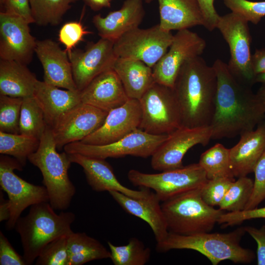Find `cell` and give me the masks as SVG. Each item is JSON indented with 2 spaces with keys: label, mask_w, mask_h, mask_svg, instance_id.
I'll return each mask as SVG.
<instances>
[{
  "label": "cell",
  "mask_w": 265,
  "mask_h": 265,
  "mask_svg": "<svg viewBox=\"0 0 265 265\" xmlns=\"http://www.w3.org/2000/svg\"><path fill=\"white\" fill-rule=\"evenodd\" d=\"M245 233L244 227L228 233L205 232L182 235L169 232L164 240L157 243L156 249L159 252L172 249L195 250L207 257L212 265L224 260L248 264L253 261L255 255L253 251L240 245Z\"/></svg>",
  "instance_id": "277c9868"
},
{
  "label": "cell",
  "mask_w": 265,
  "mask_h": 265,
  "mask_svg": "<svg viewBox=\"0 0 265 265\" xmlns=\"http://www.w3.org/2000/svg\"><path fill=\"white\" fill-rule=\"evenodd\" d=\"M29 25L19 16L0 12V59L25 65L31 61L36 40L30 33Z\"/></svg>",
  "instance_id": "e0dca14e"
},
{
  "label": "cell",
  "mask_w": 265,
  "mask_h": 265,
  "mask_svg": "<svg viewBox=\"0 0 265 265\" xmlns=\"http://www.w3.org/2000/svg\"><path fill=\"white\" fill-rule=\"evenodd\" d=\"M211 139L212 132L210 126H182L169 134L167 139L151 156V166L159 171L182 167L183 159L190 148L198 144L206 146Z\"/></svg>",
  "instance_id": "9a60e30c"
},
{
  "label": "cell",
  "mask_w": 265,
  "mask_h": 265,
  "mask_svg": "<svg viewBox=\"0 0 265 265\" xmlns=\"http://www.w3.org/2000/svg\"><path fill=\"white\" fill-rule=\"evenodd\" d=\"M0 265H26L23 256L16 251L1 231H0Z\"/></svg>",
  "instance_id": "7bdbcfd3"
},
{
  "label": "cell",
  "mask_w": 265,
  "mask_h": 265,
  "mask_svg": "<svg viewBox=\"0 0 265 265\" xmlns=\"http://www.w3.org/2000/svg\"><path fill=\"white\" fill-rule=\"evenodd\" d=\"M68 237H59L45 245L36 258L35 265H69Z\"/></svg>",
  "instance_id": "8d00e7d4"
},
{
  "label": "cell",
  "mask_w": 265,
  "mask_h": 265,
  "mask_svg": "<svg viewBox=\"0 0 265 265\" xmlns=\"http://www.w3.org/2000/svg\"><path fill=\"white\" fill-rule=\"evenodd\" d=\"M217 76L214 112L210 125L212 139L233 138L254 130L265 111L251 86L236 78L220 59L212 65Z\"/></svg>",
  "instance_id": "6da1fadb"
},
{
  "label": "cell",
  "mask_w": 265,
  "mask_h": 265,
  "mask_svg": "<svg viewBox=\"0 0 265 265\" xmlns=\"http://www.w3.org/2000/svg\"><path fill=\"white\" fill-rule=\"evenodd\" d=\"M23 98L0 95V132L20 133L19 122Z\"/></svg>",
  "instance_id": "d590c367"
},
{
  "label": "cell",
  "mask_w": 265,
  "mask_h": 265,
  "mask_svg": "<svg viewBox=\"0 0 265 265\" xmlns=\"http://www.w3.org/2000/svg\"><path fill=\"white\" fill-rule=\"evenodd\" d=\"M198 163L208 180L217 178H234L230 157V149L217 143L200 156Z\"/></svg>",
  "instance_id": "f546056e"
},
{
  "label": "cell",
  "mask_w": 265,
  "mask_h": 265,
  "mask_svg": "<svg viewBox=\"0 0 265 265\" xmlns=\"http://www.w3.org/2000/svg\"><path fill=\"white\" fill-rule=\"evenodd\" d=\"M67 53L74 80L80 91L102 73L113 69L118 58L114 42L101 38L89 45L85 51L75 49Z\"/></svg>",
  "instance_id": "2e32d148"
},
{
  "label": "cell",
  "mask_w": 265,
  "mask_h": 265,
  "mask_svg": "<svg viewBox=\"0 0 265 265\" xmlns=\"http://www.w3.org/2000/svg\"><path fill=\"white\" fill-rule=\"evenodd\" d=\"M128 178L135 186L153 189L162 202L186 191L201 188L208 180L205 171L198 163L156 174L131 169L128 173Z\"/></svg>",
  "instance_id": "ba28073f"
},
{
  "label": "cell",
  "mask_w": 265,
  "mask_h": 265,
  "mask_svg": "<svg viewBox=\"0 0 265 265\" xmlns=\"http://www.w3.org/2000/svg\"><path fill=\"white\" fill-rule=\"evenodd\" d=\"M240 136L239 141L230 149L232 171L237 178L253 173L265 151V121Z\"/></svg>",
  "instance_id": "cb8c5ba5"
},
{
  "label": "cell",
  "mask_w": 265,
  "mask_h": 265,
  "mask_svg": "<svg viewBox=\"0 0 265 265\" xmlns=\"http://www.w3.org/2000/svg\"><path fill=\"white\" fill-rule=\"evenodd\" d=\"M1 1L4 8L2 12L19 16L29 24L34 23L29 0H1Z\"/></svg>",
  "instance_id": "ee69618b"
},
{
  "label": "cell",
  "mask_w": 265,
  "mask_h": 265,
  "mask_svg": "<svg viewBox=\"0 0 265 265\" xmlns=\"http://www.w3.org/2000/svg\"><path fill=\"white\" fill-rule=\"evenodd\" d=\"M35 53L44 70V81L70 90H78L68 53L51 39L36 41Z\"/></svg>",
  "instance_id": "ffe728a7"
},
{
  "label": "cell",
  "mask_w": 265,
  "mask_h": 265,
  "mask_svg": "<svg viewBox=\"0 0 265 265\" xmlns=\"http://www.w3.org/2000/svg\"><path fill=\"white\" fill-rule=\"evenodd\" d=\"M90 32L86 30L81 22H69L64 24L59 31V41L66 47L65 51L68 53L80 41L83 37Z\"/></svg>",
  "instance_id": "60d3db41"
},
{
  "label": "cell",
  "mask_w": 265,
  "mask_h": 265,
  "mask_svg": "<svg viewBox=\"0 0 265 265\" xmlns=\"http://www.w3.org/2000/svg\"><path fill=\"white\" fill-rule=\"evenodd\" d=\"M231 12L239 14L248 22L258 24L265 16V1L248 0H223Z\"/></svg>",
  "instance_id": "74e56055"
},
{
  "label": "cell",
  "mask_w": 265,
  "mask_h": 265,
  "mask_svg": "<svg viewBox=\"0 0 265 265\" xmlns=\"http://www.w3.org/2000/svg\"><path fill=\"white\" fill-rule=\"evenodd\" d=\"M254 83H260L262 84H265V73L256 76L254 80Z\"/></svg>",
  "instance_id": "816d5d0a"
},
{
  "label": "cell",
  "mask_w": 265,
  "mask_h": 265,
  "mask_svg": "<svg viewBox=\"0 0 265 265\" xmlns=\"http://www.w3.org/2000/svg\"><path fill=\"white\" fill-rule=\"evenodd\" d=\"M160 27L166 31L180 30L202 26L204 17L197 0H158Z\"/></svg>",
  "instance_id": "484cf974"
},
{
  "label": "cell",
  "mask_w": 265,
  "mask_h": 265,
  "mask_svg": "<svg viewBox=\"0 0 265 265\" xmlns=\"http://www.w3.org/2000/svg\"><path fill=\"white\" fill-rule=\"evenodd\" d=\"M253 172L255 179L253 190L244 210L257 208L265 199V151L257 163Z\"/></svg>",
  "instance_id": "ab89813d"
},
{
  "label": "cell",
  "mask_w": 265,
  "mask_h": 265,
  "mask_svg": "<svg viewBox=\"0 0 265 265\" xmlns=\"http://www.w3.org/2000/svg\"><path fill=\"white\" fill-rule=\"evenodd\" d=\"M173 89L181 114L182 126H210L214 112L217 76L200 56L181 67Z\"/></svg>",
  "instance_id": "7a4b0ae2"
},
{
  "label": "cell",
  "mask_w": 265,
  "mask_h": 265,
  "mask_svg": "<svg viewBox=\"0 0 265 265\" xmlns=\"http://www.w3.org/2000/svg\"><path fill=\"white\" fill-rule=\"evenodd\" d=\"M169 134L154 135L138 128L123 138L105 145H90L80 141L65 145L68 154H80L106 159L130 155L143 158L152 156L167 139Z\"/></svg>",
  "instance_id": "8fae6325"
},
{
  "label": "cell",
  "mask_w": 265,
  "mask_h": 265,
  "mask_svg": "<svg viewBox=\"0 0 265 265\" xmlns=\"http://www.w3.org/2000/svg\"><path fill=\"white\" fill-rule=\"evenodd\" d=\"M80 92L82 103L107 112L122 106L129 99L113 69L96 77Z\"/></svg>",
  "instance_id": "44dd1931"
},
{
  "label": "cell",
  "mask_w": 265,
  "mask_h": 265,
  "mask_svg": "<svg viewBox=\"0 0 265 265\" xmlns=\"http://www.w3.org/2000/svg\"><path fill=\"white\" fill-rule=\"evenodd\" d=\"M200 189L163 202L161 208L170 232L182 235L210 232L225 212L207 204L201 197Z\"/></svg>",
  "instance_id": "8992f818"
},
{
  "label": "cell",
  "mask_w": 265,
  "mask_h": 265,
  "mask_svg": "<svg viewBox=\"0 0 265 265\" xmlns=\"http://www.w3.org/2000/svg\"><path fill=\"white\" fill-rule=\"evenodd\" d=\"M201 8L205 22V27L209 31L216 28L220 16L214 6V0H197Z\"/></svg>",
  "instance_id": "bcb514c9"
},
{
  "label": "cell",
  "mask_w": 265,
  "mask_h": 265,
  "mask_svg": "<svg viewBox=\"0 0 265 265\" xmlns=\"http://www.w3.org/2000/svg\"><path fill=\"white\" fill-rule=\"evenodd\" d=\"M59 88L37 80L33 95L44 113L47 125L51 128L63 114L81 102L80 91Z\"/></svg>",
  "instance_id": "d4e9b609"
},
{
  "label": "cell",
  "mask_w": 265,
  "mask_h": 265,
  "mask_svg": "<svg viewBox=\"0 0 265 265\" xmlns=\"http://www.w3.org/2000/svg\"><path fill=\"white\" fill-rule=\"evenodd\" d=\"M139 101L142 113L139 129L151 134L168 135L182 127L173 88L155 82Z\"/></svg>",
  "instance_id": "52a82bcc"
},
{
  "label": "cell",
  "mask_w": 265,
  "mask_h": 265,
  "mask_svg": "<svg viewBox=\"0 0 265 265\" xmlns=\"http://www.w3.org/2000/svg\"><path fill=\"white\" fill-rule=\"evenodd\" d=\"M206 47L205 40L188 29L177 31L166 53L152 68L155 81L173 88L183 65L199 56Z\"/></svg>",
  "instance_id": "4fadbf2b"
},
{
  "label": "cell",
  "mask_w": 265,
  "mask_h": 265,
  "mask_svg": "<svg viewBox=\"0 0 265 265\" xmlns=\"http://www.w3.org/2000/svg\"><path fill=\"white\" fill-rule=\"evenodd\" d=\"M23 166L15 158L2 155L0 157V186L8 197L10 217L5 228L11 230L23 212L29 206L49 202L45 186L26 182L17 175L14 170L21 171Z\"/></svg>",
  "instance_id": "9c48e42d"
},
{
  "label": "cell",
  "mask_w": 265,
  "mask_h": 265,
  "mask_svg": "<svg viewBox=\"0 0 265 265\" xmlns=\"http://www.w3.org/2000/svg\"><path fill=\"white\" fill-rule=\"evenodd\" d=\"M57 150L52 129L47 126L38 149L28 160L40 170L51 206L54 210L64 211L69 207L76 189L68 176L72 163L68 154Z\"/></svg>",
  "instance_id": "5b68a950"
},
{
  "label": "cell",
  "mask_w": 265,
  "mask_h": 265,
  "mask_svg": "<svg viewBox=\"0 0 265 265\" xmlns=\"http://www.w3.org/2000/svg\"><path fill=\"white\" fill-rule=\"evenodd\" d=\"M143 0H126L118 10L105 17L94 16L92 23L101 38L115 42L124 34L138 27L145 11Z\"/></svg>",
  "instance_id": "7402d4cb"
},
{
  "label": "cell",
  "mask_w": 265,
  "mask_h": 265,
  "mask_svg": "<svg viewBox=\"0 0 265 265\" xmlns=\"http://www.w3.org/2000/svg\"><path fill=\"white\" fill-rule=\"evenodd\" d=\"M108 112L82 102L58 119L52 130L57 149L80 141L97 130L104 123Z\"/></svg>",
  "instance_id": "5bb4252c"
},
{
  "label": "cell",
  "mask_w": 265,
  "mask_h": 265,
  "mask_svg": "<svg viewBox=\"0 0 265 265\" xmlns=\"http://www.w3.org/2000/svg\"><path fill=\"white\" fill-rule=\"evenodd\" d=\"M69 265H82L94 260L110 258V252L97 239L85 233H74L68 237Z\"/></svg>",
  "instance_id": "f1b7e54d"
},
{
  "label": "cell",
  "mask_w": 265,
  "mask_h": 265,
  "mask_svg": "<svg viewBox=\"0 0 265 265\" xmlns=\"http://www.w3.org/2000/svg\"><path fill=\"white\" fill-rule=\"evenodd\" d=\"M247 232L257 242L258 265H265V225L258 229L252 226L244 227Z\"/></svg>",
  "instance_id": "f6af8a7d"
},
{
  "label": "cell",
  "mask_w": 265,
  "mask_h": 265,
  "mask_svg": "<svg viewBox=\"0 0 265 265\" xmlns=\"http://www.w3.org/2000/svg\"><path fill=\"white\" fill-rule=\"evenodd\" d=\"M141 114L139 101L129 99L122 106L109 111L103 124L80 142L105 145L119 140L139 128Z\"/></svg>",
  "instance_id": "ac0fdd59"
},
{
  "label": "cell",
  "mask_w": 265,
  "mask_h": 265,
  "mask_svg": "<svg viewBox=\"0 0 265 265\" xmlns=\"http://www.w3.org/2000/svg\"><path fill=\"white\" fill-rule=\"evenodd\" d=\"M107 244L114 265H144L150 260V248L136 238H130L125 245L115 246L109 241Z\"/></svg>",
  "instance_id": "836d02e7"
},
{
  "label": "cell",
  "mask_w": 265,
  "mask_h": 265,
  "mask_svg": "<svg viewBox=\"0 0 265 265\" xmlns=\"http://www.w3.org/2000/svg\"><path fill=\"white\" fill-rule=\"evenodd\" d=\"M251 65L255 77L265 73V48L257 49L251 54Z\"/></svg>",
  "instance_id": "7dc6e473"
},
{
  "label": "cell",
  "mask_w": 265,
  "mask_h": 265,
  "mask_svg": "<svg viewBox=\"0 0 265 265\" xmlns=\"http://www.w3.org/2000/svg\"><path fill=\"white\" fill-rule=\"evenodd\" d=\"M253 183L254 181L247 176L234 181L218 206L219 209L229 212L244 210L251 196Z\"/></svg>",
  "instance_id": "e575fe53"
},
{
  "label": "cell",
  "mask_w": 265,
  "mask_h": 265,
  "mask_svg": "<svg viewBox=\"0 0 265 265\" xmlns=\"http://www.w3.org/2000/svg\"><path fill=\"white\" fill-rule=\"evenodd\" d=\"M248 23L239 14L231 12L220 16L216 28L229 47V70L239 81L251 86L255 83V77L251 65V36Z\"/></svg>",
  "instance_id": "30bf717a"
},
{
  "label": "cell",
  "mask_w": 265,
  "mask_h": 265,
  "mask_svg": "<svg viewBox=\"0 0 265 265\" xmlns=\"http://www.w3.org/2000/svg\"><path fill=\"white\" fill-rule=\"evenodd\" d=\"M126 212L145 221L151 227L157 242L164 240L169 232L160 200L150 191L144 197L134 198L116 191L108 192Z\"/></svg>",
  "instance_id": "603a6c76"
},
{
  "label": "cell",
  "mask_w": 265,
  "mask_h": 265,
  "mask_svg": "<svg viewBox=\"0 0 265 265\" xmlns=\"http://www.w3.org/2000/svg\"><path fill=\"white\" fill-rule=\"evenodd\" d=\"M40 140L20 133L0 132V153L12 156L23 166L38 148Z\"/></svg>",
  "instance_id": "1f68e13d"
},
{
  "label": "cell",
  "mask_w": 265,
  "mask_h": 265,
  "mask_svg": "<svg viewBox=\"0 0 265 265\" xmlns=\"http://www.w3.org/2000/svg\"><path fill=\"white\" fill-rule=\"evenodd\" d=\"M93 9L98 10L103 7H109L110 0H85Z\"/></svg>",
  "instance_id": "681fc988"
},
{
  "label": "cell",
  "mask_w": 265,
  "mask_h": 265,
  "mask_svg": "<svg viewBox=\"0 0 265 265\" xmlns=\"http://www.w3.org/2000/svg\"><path fill=\"white\" fill-rule=\"evenodd\" d=\"M146 3H151L153 0H143Z\"/></svg>",
  "instance_id": "f5cc1de1"
},
{
  "label": "cell",
  "mask_w": 265,
  "mask_h": 265,
  "mask_svg": "<svg viewBox=\"0 0 265 265\" xmlns=\"http://www.w3.org/2000/svg\"><path fill=\"white\" fill-rule=\"evenodd\" d=\"M37 80L26 65L0 59V95L21 98L32 96Z\"/></svg>",
  "instance_id": "83f0119b"
},
{
  "label": "cell",
  "mask_w": 265,
  "mask_h": 265,
  "mask_svg": "<svg viewBox=\"0 0 265 265\" xmlns=\"http://www.w3.org/2000/svg\"><path fill=\"white\" fill-rule=\"evenodd\" d=\"M0 221H7L10 217V209L8 200L3 197V193H0Z\"/></svg>",
  "instance_id": "c3c4849f"
},
{
  "label": "cell",
  "mask_w": 265,
  "mask_h": 265,
  "mask_svg": "<svg viewBox=\"0 0 265 265\" xmlns=\"http://www.w3.org/2000/svg\"><path fill=\"white\" fill-rule=\"evenodd\" d=\"M72 163L83 168L87 182L97 192L116 191L134 198L145 197L151 191L147 187H141L135 190L122 185L115 176L111 165L105 159L88 157L80 154H68Z\"/></svg>",
  "instance_id": "d6986e66"
},
{
  "label": "cell",
  "mask_w": 265,
  "mask_h": 265,
  "mask_svg": "<svg viewBox=\"0 0 265 265\" xmlns=\"http://www.w3.org/2000/svg\"><path fill=\"white\" fill-rule=\"evenodd\" d=\"M79 0H29L34 23L40 26H56L70 8Z\"/></svg>",
  "instance_id": "4dcf8cb0"
},
{
  "label": "cell",
  "mask_w": 265,
  "mask_h": 265,
  "mask_svg": "<svg viewBox=\"0 0 265 265\" xmlns=\"http://www.w3.org/2000/svg\"><path fill=\"white\" fill-rule=\"evenodd\" d=\"M49 202L30 206L28 213L20 216L15 229L19 234L23 249V258L26 265L33 263L48 243L73 232L71 226L75 215L71 212L57 214Z\"/></svg>",
  "instance_id": "3957f363"
},
{
  "label": "cell",
  "mask_w": 265,
  "mask_h": 265,
  "mask_svg": "<svg viewBox=\"0 0 265 265\" xmlns=\"http://www.w3.org/2000/svg\"><path fill=\"white\" fill-rule=\"evenodd\" d=\"M235 178H217L208 180L200 189L201 196L208 205L219 206Z\"/></svg>",
  "instance_id": "f35d334b"
},
{
  "label": "cell",
  "mask_w": 265,
  "mask_h": 265,
  "mask_svg": "<svg viewBox=\"0 0 265 265\" xmlns=\"http://www.w3.org/2000/svg\"><path fill=\"white\" fill-rule=\"evenodd\" d=\"M265 111V84H262L256 93Z\"/></svg>",
  "instance_id": "f907efd6"
},
{
  "label": "cell",
  "mask_w": 265,
  "mask_h": 265,
  "mask_svg": "<svg viewBox=\"0 0 265 265\" xmlns=\"http://www.w3.org/2000/svg\"><path fill=\"white\" fill-rule=\"evenodd\" d=\"M174 35L159 24L147 28H135L114 42V50L120 58L139 60L153 68L169 49Z\"/></svg>",
  "instance_id": "7c38bea8"
},
{
  "label": "cell",
  "mask_w": 265,
  "mask_h": 265,
  "mask_svg": "<svg viewBox=\"0 0 265 265\" xmlns=\"http://www.w3.org/2000/svg\"><path fill=\"white\" fill-rule=\"evenodd\" d=\"M47 126L44 113L33 96L23 98L19 122L20 133L40 140Z\"/></svg>",
  "instance_id": "d6a6232c"
},
{
  "label": "cell",
  "mask_w": 265,
  "mask_h": 265,
  "mask_svg": "<svg viewBox=\"0 0 265 265\" xmlns=\"http://www.w3.org/2000/svg\"><path fill=\"white\" fill-rule=\"evenodd\" d=\"M265 218V207L236 212L223 213L217 223L223 228L238 225L243 221L255 218Z\"/></svg>",
  "instance_id": "b9f144b4"
},
{
  "label": "cell",
  "mask_w": 265,
  "mask_h": 265,
  "mask_svg": "<svg viewBox=\"0 0 265 265\" xmlns=\"http://www.w3.org/2000/svg\"><path fill=\"white\" fill-rule=\"evenodd\" d=\"M113 69L129 99L139 100L155 82L152 68L139 60L118 57Z\"/></svg>",
  "instance_id": "4316f807"
}]
</instances>
